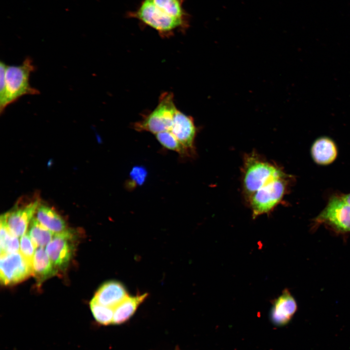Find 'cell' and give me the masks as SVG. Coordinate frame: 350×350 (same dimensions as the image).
Returning a JSON list of instances; mask_svg holds the SVG:
<instances>
[{"instance_id": "cell-1", "label": "cell", "mask_w": 350, "mask_h": 350, "mask_svg": "<svg viewBox=\"0 0 350 350\" xmlns=\"http://www.w3.org/2000/svg\"><path fill=\"white\" fill-rule=\"evenodd\" d=\"M242 186L245 199L271 181L286 174L275 163L255 152L245 156Z\"/></svg>"}, {"instance_id": "cell-2", "label": "cell", "mask_w": 350, "mask_h": 350, "mask_svg": "<svg viewBox=\"0 0 350 350\" xmlns=\"http://www.w3.org/2000/svg\"><path fill=\"white\" fill-rule=\"evenodd\" d=\"M127 16L154 29L162 36H170L176 30L184 31L189 26V20L173 16L153 0H143L137 9Z\"/></svg>"}, {"instance_id": "cell-3", "label": "cell", "mask_w": 350, "mask_h": 350, "mask_svg": "<svg viewBox=\"0 0 350 350\" xmlns=\"http://www.w3.org/2000/svg\"><path fill=\"white\" fill-rule=\"evenodd\" d=\"M288 183L289 176L285 174L271 181L246 199L253 218L272 211L284 197Z\"/></svg>"}, {"instance_id": "cell-4", "label": "cell", "mask_w": 350, "mask_h": 350, "mask_svg": "<svg viewBox=\"0 0 350 350\" xmlns=\"http://www.w3.org/2000/svg\"><path fill=\"white\" fill-rule=\"evenodd\" d=\"M171 92L162 93L157 107L142 120L133 125L138 131H147L153 134L168 131L170 129L174 118L177 111Z\"/></svg>"}, {"instance_id": "cell-5", "label": "cell", "mask_w": 350, "mask_h": 350, "mask_svg": "<svg viewBox=\"0 0 350 350\" xmlns=\"http://www.w3.org/2000/svg\"><path fill=\"white\" fill-rule=\"evenodd\" d=\"M35 70L32 60L27 57L19 66H7L5 72L7 104L16 101L25 95H36L39 91L29 84L31 73Z\"/></svg>"}, {"instance_id": "cell-6", "label": "cell", "mask_w": 350, "mask_h": 350, "mask_svg": "<svg viewBox=\"0 0 350 350\" xmlns=\"http://www.w3.org/2000/svg\"><path fill=\"white\" fill-rule=\"evenodd\" d=\"M30 276H33L32 263L19 251L0 255V278L2 284H15Z\"/></svg>"}, {"instance_id": "cell-7", "label": "cell", "mask_w": 350, "mask_h": 350, "mask_svg": "<svg viewBox=\"0 0 350 350\" xmlns=\"http://www.w3.org/2000/svg\"><path fill=\"white\" fill-rule=\"evenodd\" d=\"M76 236L74 231L67 229L54 235L46 245V251L52 263L58 270H65L73 257Z\"/></svg>"}, {"instance_id": "cell-8", "label": "cell", "mask_w": 350, "mask_h": 350, "mask_svg": "<svg viewBox=\"0 0 350 350\" xmlns=\"http://www.w3.org/2000/svg\"><path fill=\"white\" fill-rule=\"evenodd\" d=\"M315 221L327 224L338 231L350 232V205L340 195L333 196Z\"/></svg>"}, {"instance_id": "cell-9", "label": "cell", "mask_w": 350, "mask_h": 350, "mask_svg": "<svg viewBox=\"0 0 350 350\" xmlns=\"http://www.w3.org/2000/svg\"><path fill=\"white\" fill-rule=\"evenodd\" d=\"M170 131L186 151L188 155L194 152L196 128L193 118L177 110Z\"/></svg>"}, {"instance_id": "cell-10", "label": "cell", "mask_w": 350, "mask_h": 350, "mask_svg": "<svg viewBox=\"0 0 350 350\" xmlns=\"http://www.w3.org/2000/svg\"><path fill=\"white\" fill-rule=\"evenodd\" d=\"M298 308L293 296L287 289L272 303L269 317L271 323L277 327L287 325L291 320Z\"/></svg>"}, {"instance_id": "cell-11", "label": "cell", "mask_w": 350, "mask_h": 350, "mask_svg": "<svg viewBox=\"0 0 350 350\" xmlns=\"http://www.w3.org/2000/svg\"><path fill=\"white\" fill-rule=\"evenodd\" d=\"M39 206V201L35 200L4 214L8 227L15 235L21 237L26 233Z\"/></svg>"}, {"instance_id": "cell-12", "label": "cell", "mask_w": 350, "mask_h": 350, "mask_svg": "<svg viewBox=\"0 0 350 350\" xmlns=\"http://www.w3.org/2000/svg\"><path fill=\"white\" fill-rule=\"evenodd\" d=\"M128 295L122 284L118 281L110 280L99 287L93 298L102 305L114 309Z\"/></svg>"}, {"instance_id": "cell-13", "label": "cell", "mask_w": 350, "mask_h": 350, "mask_svg": "<svg viewBox=\"0 0 350 350\" xmlns=\"http://www.w3.org/2000/svg\"><path fill=\"white\" fill-rule=\"evenodd\" d=\"M33 276L39 286L45 280L55 275V268L43 247H37L32 262Z\"/></svg>"}, {"instance_id": "cell-14", "label": "cell", "mask_w": 350, "mask_h": 350, "mask_svg": "<svg viewBox=\"0 0 350 350\" xmlns=\"http://www.w3.org/2000/svg\"><path fill=\"white\" fill-rule=\"evenodd\" d=\"M311 152L315 162L322 165L333 162L338 153L334 141L327 137H321L316 139L313 143Z\"/></svg>"}, {"instance_id": "cell-15", "label": "cell", "mask_w": 350, "mask_h": 350, "mask_svg": "<svg viewBox=\"0 0 350 350\" xmlns=\"http://www.w3.org/2000/svg\"><path fill=\"white\" fill-rule=\"evenodd\" d=\"M147 296V293L135 296L128 295L114 308L112 324L119 325L127 321L135 314L138 307Z\"/></svg>"}, {"instance_id": "cell-16", "label": "cell", "mask_w": 350, "mask_h": 350, "mask_svg": "<svg viewBox=\"0 0 350 350\" xmlns=\"http://www.w3.org/2000/svg\"><path fill=\"white\" fill-rule=\"evenodd\" d=\"M35 214L37 221L54 234L68 229L62 217L49 206L39 205Z\"/></svg>"}, {"instance_id": "cell-17", "label": "cell", "mask_w": 350, "mask_h": 350, "mask_svg": "<svg viewBox=\"0 0 350 350\" xmlns=\"http://www.w3.org/2000/svg\"><path fill=\"white\" fill-rule=\"evenodd\" d=\"M28 233L37 247L47 245L54 235L40 224L35 217H34L30 223Z\"/></svg>"}, {"instance_id": "cell-18", "label": "cell", "mask_w": 350, "mask_h": 350, "mask_svg": "<svg viewBox=\"0 0 350 350\" xmlns=\"http://www.w3.org/2000/svg\"><path fill=\"white\" fill-rule=\"evenodd\" d=\"M90 308L96 321L103 325L112 324L114 309L102 305L93 298L89 303Z\"/></svg>"}, {"instance_id": "cell-19", "label": "cell", "mask_w": 350, "mask_h": 350, "mask_svg": "<svg viewBox=\"0 0 350 350\" xmlns=\"http://www.w3.org/2000/svg\"><path fill=\"white\" fill-rule=\"evenodd\" d=\"M158 6L165 10L174 17L189 19V15L183 7V0H153Z\"/></svg>"}, {"instance_id": "cell-20", "label": "cell", "mask_w": 350, "mask_h": 350, "mask_svg": "<svg viewBox=\"0 0 350 350\" xmlns=\"http://www.w3.org/2000/svg\"><path fill=\"white\" fill-rule=\"evenodd\" d=\"M155 135L157 140L164 148L176 152L180 155H188L185 149L170 131H163Z\"/></svg>"}, {"instance_id": "cell-21", "label": "cell", "mask_w": 350, "mask_h": 350, "mask_svg": "<svg viewBox=\"0 0 350 350\" xmlns=\"http://www.w3.org/2000/svg\"><path fill=\"white\" fill-rule=\"evenodd\" d=\"M37 248L29 234L25 233L21 237L19 252L30 262L32 263L34 256Z\"/></svg>"}, {"instance_id": "cell-22", "label": "cell", "mask_w": 350, "mask_h": 350, "mask_svg": "<svg viewBox=\"0 0 350 350\" xmlns=\"http://www.w3.org/2000/svg\"><path fill=\"white\" fill-rule=\"evenodd\" d=\"M7 65L0 62V113H2L8 106L6 99L5 72Z\"/></svg>"}, {"instance_id": "cell-23", "label": "cell", "mask_w": 350, "mask_h": 350, "mask_svg": "<svg viewBox=\"0 0 350 350\" xmlns=\"http://www.w3.org/2000/svg\"><path fill=\"white\" fill-rule=\"evenodd\" d=\"M147 175V172L144 168L134 167L130 173L131 186L140 185L143 183Z\"/></svg>"}, {"instance_id": "cell-24", "label": "cell", "mask_w": 350, "mask_h": 350, "mask_svg": "<svg viewBox=\"0 0 350 350\" xmlns=\"http://www.w3.org/2000/svg\"><path fill=\"white\" fill-rule=\"evenodd\" d=\"M340 196L346 202L350 205V193L341 195Z\"/></svg>"}]
</instances>
